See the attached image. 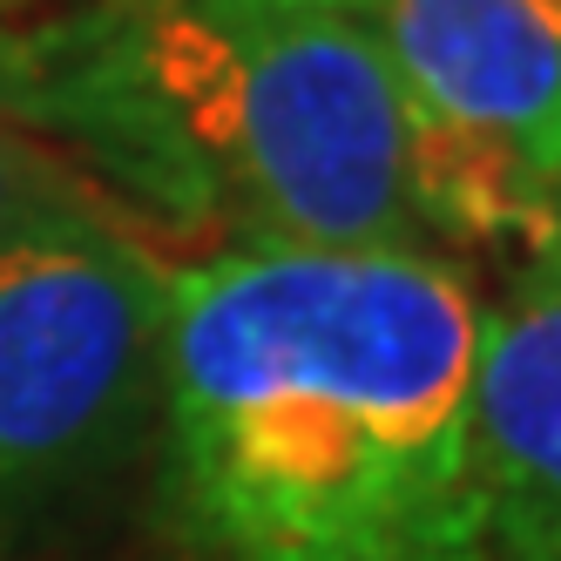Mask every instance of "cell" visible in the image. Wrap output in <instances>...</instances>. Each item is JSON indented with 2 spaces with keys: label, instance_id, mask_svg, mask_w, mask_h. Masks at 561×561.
<instances>
[{
  "label": "cell",
  "instance_id": "cell-1",
  "mask_svg": "<svg viewBox=\"0 0 561 561\" xmlns=\"http://www.w3.org/2000/svg\"><path fill=\"white\" fill-rule=\"evenodd\" d=\"M480 325L426 244H237L170 271L156 407L190 561H494Z\"/></svg>",
  "mask_w": 561,
  "mask_h": 561
},
{
  "label": "cell",
  "instance_id": "cell-6",
  "mask_svg": "<svg viewBox=\"0 0 561 561\" xmlns=\"http://www.w3.org/2000/svg\"><path fill=\"white\" fill-rule=\"evenodd\" d=\"M68 210H89L82 190H68V176L55 163H42L27 142H14L0 129V251L34 237L42 224L68 217Z\"/></svg>",
  "mask_w": 561,
  "mask_h": 561
},
{
  "label": "cell",
  "instance_id": "cell-7",
  "mask_svg": "<svg viewBox=\"0 0 561 561\" xmlns=\"http://www.w3.org/2000/svg\"><path fill=\"white\" fill-rule=\"evenodd\" d=\"M541 251H554V257H561V204H554V230H548V244H541Z\"/></svg>",
  "mask_w": 561,
  "mask_h": 561
},
{
  "label": "cell",
  "instance_id": "cell-5",
  "mask_svg": "<svg viewBox=\"0 0 561 561\" xmlns=\"http://www.w3.org/2000/svg\"><path fill=\"white\" fill-rule=\"evenodd\" d=\"M473 467L494 561H561V257L535 251L488 311L473 366Z\"/></svg>",
  "mask_w": 561,
  "mask_h": 561
},
{
  "label": "cell",
  "instance_id": "cell-2",
  "mask_svg": "<svg viewBox=\"0 0 561 561\" xmlns=\"http://www.w3.org/2000/svg\"><path fill=\"white\" fill-rule=\"evenodd\" d=\"M82 129L251 244H420L407 102L379 34L311 0H142L89 68Z\"/></svg>",
  "mask_w": 561,
  "mask_h": 561
},
{
  "label": "cell",
  "instance_id": "cell-4",
  "mask_svg": "<svg viewBox=\"0 0 561 561\" xmlns=\"http://www.w3.org/2000/svg\"><path fill=\"white\" fill-rule=\"evenodd\" d=\"M426 230L535 237L561 204V0H366Z\"/></svg>",
  "mask_w": 561,
  "mask_h": 561
},
{
  "label": "cell",
  "instance_id": "cell-3",
  "mask_svg": "<svg viewBox=\"0 0 561 561\" xmlns=\"http://www.w3.org/2000/svg\"><path fill=\"white\" fill-rule=\"evenodd\" d=\"M170 271L68 210L0 251V520L95 480L129 447L163 366Z\"/></svg>",
  "mask_w": 561,
  "mask_h": 561
},
{
  "label": "cell",
  "instance_id": "cell-9",
  "mask_svg": "<svg viewBox=\"0 0 561 561\" xmlns=\"http://www.w3.org/2000/svg\"><path fill=\"white\" fill-rule=\"evenodd\" d=\"M8 14H14V0H0V27H8Z\"/></svg>",
  "mask_w": 561,
  "mask_h": 561
},
{
  "label": "cell",
  "instance_id": "cell-8",
  "mask_svg": "<svg viewBox=\"0 0 561 561\" xmlns=\"http://www.w3.org/2000/svg\"><path fill=\"white\" fill-rule=\"evenodd\" d=\"M311 8H352V14H358V8H366V0H311Z\"/></svg>",
  "mask_w": 561,
  "mask_h": 561
}]
</instances>
